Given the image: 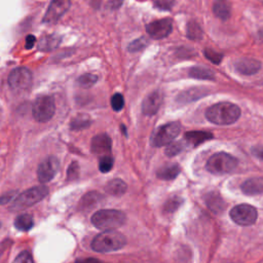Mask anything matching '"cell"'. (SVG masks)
Listing matches in <instances>:
<instances>
[{"label": "cell", "instance_id": "4fadbf2b", "mask_svg": "<svg viewBox=\"0 0 263 263\" xmlns=\"http://www.w3.org/2000/svg\"><path fill=\"white\" fill-rule=\"evenodd\" d=\"M112 148V141L107 134H99L92 139L91 150L97 155H108Z\"/></svg>", "mask_w": 263, "mask_h": 263}, {"label": "cell", "instance_id": "e0dca14e", "mask_svg": "<svg viewBox=\"0 0 263 263\" xmlns=\"http://www.w3.org/2000/svg\"><path fill=\"white\" fill-rule=\"evenodd\" d=\"M128 186L121 179H112L105 185V191L113 196H121L127 192Z\"/></svg>", "mask_w": 263, "mask_h": 263}, {"label": "cell", "instance_id": "d590c367", "mask_svg": "<svg viewBox=\"0 0 263 263\" xmlns=\"http://www.w3.org/2000/svg\"><path fill=\"white\" fill-rule=\"evenodd\" d=\"M146 45H147V40L144 37H141L139 39H136L129 46V51H131V52L139 51L142 48H144Z\"/></svg>", "mask_w": 263, "mask_h": 263}, {"label": "cell", "instance_id": "f1b7e54d", "mask_svg": "<svg viewBox=\"0 0 263 263\" xmlns=\"http://www.w3.org/2000/svg\"><path fill=\"white\" fill-rule=\"evenodd\" d=\"M186 35L189 39L191 40H199L203 38V31L202 28L198 26V24L194 22L188 23L187 25V30H186Z\"/></svg>", "mask_w": 263, "mask_h": 263}, {"label": "cell", "instance_id": "74e56055", "mask_svg": "<svg viewBox=\"0 0 263 263\" xmlns=\"http://www.w3.org/2000/svg\"><path fill=\"white\" fill-rule=\"evenodd\" d=\"M17 197V192L16 191H9L0 196V205H6L8 202L13 201Z\"/></svg>", "mask_w": 263, "mask_h": 263}, {"label": "cell", "instance_id": "ac0fdd59", "mask_svg": "<svg viewBox=\"0 0 263 263\" xmlns=\"http://www.w3.org/2000/svg\"><path fill=\"white\" fill-rule=\"evenodd\" d=\"M213 12L217 18L223 21L228 20L231 15V5L229 0H215Z\"/></svg>", "mask_w": 263, "mask_h": 263}, {"label": "cell", "instance_id": "ffe728a7", "mask_svg": "<svg viewBox=\"0 0 263 263\" xmlns=\"http://www.w3.org/2000/svg\"><path fill=\"white\" fill-rule=\"evenodd\" d=\"M213 138V135L209 132H201V131H192L187 132L185 134V140L194 146L202 144L210 139Z\"/></svg>", "mask_w": 263, "mask_h": 263}, {"label": "cell", "instance_id": "e575fe53", "mask_svg": "<svg viewBox=\"0 0 263 263\" xmlns=\"http://www.w3.org/2000/svg\"><path fill=\"white\" fill-rule=\"evenodd\" d=\"M78 176H79V166H78V164L76 162H73L68 167L67 180L68 181L76 180V179L78 178Z\"/></svg>", "mask_w": 263, "mask_h": 263}, {"label": "cell", "instance_id": "f546056e", "mask_svg": "<svg viewBox=\"0 0 263 263\" xmlns=\"http://www.w3.org/2000/svg\"><path fill=\"white\" fill-rule=\"evenodd\" d=\"M97 81H98V77L96 75L91 74V73H87V74H83V75H81L77 79L78 86L81 87V88H85V89L92 88Z\"/></svg>", "mask_w": 263, "mask_h": 263}, {"label": "cell", "instance_id": "7a4b0ae2", "mask_svg": "<svg viewBox=\"0 0 263 263\" xmlns=\"http://www.w3.org/2000/svg\"><path fill=\"white\" fill-rule=\"evenodd\" d=\"M125 244H127V239L120 231L104 230L93 239L92 249L98 253H110V252L122 249Z\"/></svg>", "mask_w": 263, "mask_h": 263}, {"label": "cell", "instance_id": "d6a6232c", "mask_svg": "<svg viewBox=\"0 0 263 263\" xmlns=\"http://www.w3.org/2000/svg\"><path fill=\"white\" fill-rule=\"evenodd\" d=\"M111 106L114 111H120L124 106V99L121 94H114L111 98Z\"/></svg>", "mask_w": 263, "mask_h": 263}, {"label": "cell", "instance_id": "ba28073f", "mask_svg": "<svg viewBox=\"0 0 263 263\" xmlns=\"http://www.w3.org/2000/svg\"><path fill=\"white\" fill-rule=\"evenodd\" d=\"M181 127L178 122L167 123L157 130L151 138V143L155 147L169 145L180 133Z\"/></svg>", "mask_w": 263, "mask_h": 263}, {"label": "cell", "instance_id": "5b68a950", "mask_svg": "<svg viewBox=\"0 0 263 263\" xmlns=\"http://www.w3.org/2000/svg\"><path fill=\"white\" fill-rule=\"evenodd\" d=\"M238 166V160L225 152L213 154L207 162V170L214 175H225L233 172Z\"/></svg>", "mask_w": 263, "mask_h": 263}, {"label": "cell", "instance_id": "f35d334b", "mask_svg": "<svg viewBox=\"0 0 263 263\" xmlns=\"http://www.w3.org/2000/svg\"><path fill=\"white\" fill-rule=\"evenodd\" d=\"M36 44V37L34 35H28L26 37V48L31 49Z\"/></svg>", "mask_w": 263, "mask_h": 263}, {"label": "cell", "instance_id": "4316f807", "mask_svg": "<svg viewBox=\"0 0 263 263\" xmlns=\"http://www.w3.org/2000/svg\"><path fill=\"white\" fill-rule=\"evenodd\" d=\"M207 205L208 207L212 210V211L218 213L221 212L224 208V203L218 194L211 193L207 197Z\"/></svg>", "mask_w": 263, "mask_h": 263}, {"label": "cell", "instance_id": "8d00e7d4", "mask_svg": "<svg viewBox=\"0 0 263 263\" xmlns=\"http://www.w3.org/2000/svg\"><path fill=\"white\" fill-rule=\"evenodd\" d=\"M14 263H34L32 256L29 253V252L25 251L22 252V253H20L18 255V257L15 259Z\"/></svg>", "mask_w": 263, "mask_h": 263}, {"label": "cell", "instance_id": "30bf717a", "mask_svg": "<svg viewBox=\"0 0 263 263\" xmlns=\"http://www.w3.org/2000/svg\"><path fill=\"white\" fill-rule=\"evenodd\" d=\"M60 167V162L56 156H48L41 162L37 169V177L41 183L51 181L57 175Z\"/></svg>", "mask_w": 263, "mask_h": 263}, {"label": "cell", "instance_id": "836d02e7", "mask_svg": "<svg viewBox=\"0 0 263 263\" xmlns=\"http://www.w3.org/2000/svg\"><path fill=\"white\" fill-rule=\"evenodd\" d=\"M205 56L208 60L214 63V64H220L221 61H222V59H223L222 54H219V52H217L213 49H210V48L205 49Z\"/></svg>", "mask_w": 263, "mask_h": 263}, {"label": "cell", "instance_id": "cb8c5ba5", "mask_svg": "<svg viewBox=\"0 0 263 263\" xmlns=\"http://www.w3.org/2000/svg\"><path fill=\"white\" fill-rule=\"evenodd\" d=\"M102 195L98 192H89L88 194H86L81 198L79 206H81L83 209H93L96 207L98 204H100V202L102 201Z\"/></svg>", "mask_w": 263, "mask_h": 263}, {"label": "cell", "instance_id": "277c9868", "mask_svg": "<svg viewBox=\"0 0 263 263\" xmlns=\"http://www.w3.org/2000/svg\"><path fill=\"white\" fill-rule=\"evenodd\" d=\"M48 194V188L46 186H35L17 195L10 206L12 211H22L39 203Z\"/></svg>", "mask_w": 263, "mask_h": 263}, {"label": "cell", "instance_id": "484cf974", "mask_svg": "<svg viewBox=\"0 0 263 263\" xmlns=\"http://www.w3.org/2000/svg\"><path fill=\"white\" fill-rule=\"evenodd\" d=\"M92 123V120L87 114H80L72 120L70 127L72 130H82L89 128Z\"/></svg>", "mask_w": 263, "mask_h": 263}, {"label": "cell", "instance_id": "5bb4252c", "mask_svg": "<svg viewBox=\"0 0 263 263\" xmlns=\"http://www.w3.org/2000/svg\"><path fill=\"white\" fill-rule=\"evenodd\" d=\"M237 71L243 75H253L261 69V63L253 58H241L235 64Z\"/></svg>", "mask_w": 263, "mask_h": 263}, {"label": "cell", "instance_id": "6da1fadb", "mask_svg": "<svg viewBox=\"0 0 263 263\" xmlns=\"http://www.w3.org/2000/svg\"><path fill=\"white\" fill-rule=\"evenodd\" d=\"M240 117V109L237 105L228 102H221L212 105L206 111L209 121L219 125L235 123Z\"/></svg>", "mask_w": 263, "mask_h": 263}, {"label": "cell", "instance_id": "9a60e30c", "mask_svg": "<svg viewBox=\"0 0 263 263\" xmlns=\"http://www.w3.org/2000/svg\"><path fill=\"white\" fill-rule=\"evenodd\" d=\"M163 102V95L160 92H153L147 96L142 103V111L145 115H154L159 111Z\"/></svg>", "mask_w": 263, "mask_h": 263}, {"label": "cell", "instance_id": "603a6c76", "mask_svg": "<svg viewBox=\"0 0 263 263\" xmlns=\"http://www.w3.org/2000/svg\"><path fill=\"white\" fill-rule=\"evenodd\" d=\"M189 76L195 79H204V80H214L215 74L206 67L196 66L189 70Z\"/></svg>", "mask_w": 263, "mask_h": 263}, {"label": "cell", "instance_id": "1f68e13d", "mask_svg": "<svg viewBox=\"0 0 263 263\" xmlns=\"http://www.w3.org/2000/svg\"><path fill=\"white\" fill-rule=\"evenodd\" d=\"M184 149V145L181 141L179 142H174V143H170L167 145V149H166V154L167 156H175L177 154L180 153L182 150Z\"/></svg>", "mask_w": 263, "mask_h": 263}, {"label": "cell", "instance_id": "8992f818", "mask_svg": "<svg viewBox=\"0 0 263 263\" xmlns=\"http://www.w3.org/2000/svg\"><path fill=\"white\" fill-rule=\"evenodd\" d=\"M56 112L55 99L51 96H40L33 103V118L39 122L49 121Z\"/></svg>", "mask_w": 263, "mask_h": 263}, {"label": "cell", "instance_id": "2e32d148", "mask_svg": "<svg viewBox=\"0 0 263 263\" xmlns=\"http://www.w3.org/2000/svg\"><path fill=\"white\" fill-rule=\"evenodd\" d=\"M241 191L247 195H257L263 193V177L248 179L241 184Z\"/></svg>", "mask_w": 263, "mask_h": 263}, {"label": "cell", "instance_id": "83f0119b", "mask_svg": "<svg viewBox=\"0 0 263 263\" xmlns=\"http://www.w3.org/2000/svg\"><path fill=\"white\" fill-rule=\"evenodd\" d=\"M182 203H183V199L181 197H179V196L171 197L165 203L164 208H163L164 212L172 214V213L176 212L179 208H180Z\"/></svg>", "mask_w": 263, "mask_h": 263}, {"label": "cell", "instance_id": "9c48e42d", "mask_svg": "<svg viewBox=\"0 0 263 263\" xmlns=\"http://www.w3.org/2000/svg\"><path fill=\"white\" fill-rule=\"evenodd\" d=\"M32 73L25 67H19L13 70L8 75V85L14 91H25L32 85Z\"/></svg>", "mask_w": 263, "mask_h": 263}, {"label": "cell", "instance_id": "60d3db41", "mask_svg": "<svg viewBox=\"0 0 263 263\" xmlns=\"http://www.w3.org/2000/svg\"><path fill=\"white\" fill-rule=\"evenodd\" d=\"M79 263H105L99 259H96V258H87V259H83V260H80Z\"/></svg>", "mask_w": 263, "mask_h": 263}, {"label": "cell", "instance_id": "ab89813d", "mask_svg": "<svg viewBox=\"0 0 263 263\" xmlns=\"http://www.w3.org/2000/svg\"><path fill=\"white\" fill-rule=\"evenodd\" d=\"M252 153H253L257 159L263 161V146H256L252 149Z\"/></svg>", "mask_w": 263, "mask_h": 263}, {"label": "cell", "instance_id": "7bdbcfd3", "mask_svg": "<svg viewBox=\"0 0 263 263\" xmlns=\"http://www.w3.org/2000/svg\"><path fill=\"white\" fill-rule=\"evenodd\" d=\"M0 226H1V223H0Z\"/></svg>", "mask_w": 263, "mask_h": 263}, {"label": "cell", "instance_id": "d4e9b609", "mask_svg": "<svg viewBox=\"0 0 263 263\" xmlns=\"http://www.w3.org/2000/svg\"><path fill=\"white\" fill-rule=\"evenodd\" d=\"M33 218L29 214H22L19 215L15 219V226L17 229L22 231H28L33 227Z\"/></svg>", "mask_w": 263, "mask_h": 263}, {"label": "cell", "instance_id": "7402d4cb", "mask_svg": "<svg viewBox=\"0 0 263 263\" xmlns=\"http://www.w3.org/2000/svg\"><path fill=\"white\" fill-rule=\"evenodd\" d=\"M181 169L180 167L176 164L167 165L157 171V177L162 180H174V179L180 174Z\"/></svg>", "mask_w": 263, "mask_h": 263}, {"label": "cell", "instance_id": "b9f144b4", "mask_svg": "<svg viewBox=\"0 0 263 263\" xmlns=\"http://www.w3.org/2000/svg\"><path fill=\"white\" fill-rule=\"evenodd\" d=\"M121 129H122V132L124 133V135H125V136H128V133H127V131H125V127H124L123 124L121 125Z\"/></svg>", "mask_w": 263, "mask_h": 263}, {"label": "cell", "instance_id": "44dd1931", "mask_svg": "<svg viewBox=\"0 0 263 263\" xmlns=\"http://www.w3.org/2000/svg\"><path fill=\"white\" fill-rule=\"evenodd\" d=\"M208 94V91L205 89H201V88H193L188 91L183 92L182 94H180V96L178 97V101L181 103H188L191 101H195L199 98H202Z\"/></svg>", "mask_w": 263, "mask_h": 263}, {"label": "cell", "instance_id": "52a82bcc", "mask_svg": "<svg viewBox=\"0 0 263 263\" xmlns=\"http://www.w3.org/2000/svg\"><path fill=\"white\" fill-rule=\"evenodd\" d=\"M230 218L240 226L253 225L258 217L256 208L248 204H240L231 209Z\"/></svg>", "mask_w": 263, "mask_h": 263}, {"label": "cell", "instance_id": "3957f363", "mask_svg": "<svg viewBox=\"0 0 263 263\" xmlns=\"http://www.w3.org/2000/svg\"><path fill=\"white\" fill-rule=\"evenodd\" d=\"M127 217L119 210L105 209L95 213L92 216V223L101 230H114L124 224Z\"/></svg>", "mask_w": 263, "mask_h": 263}, {"label": "cell", "instance_id": "8fae6325", "mask_svg": "<svg viewBox=\"0 0 263 263\" xmlns=\"http://www.w3.org/2000/svg\"><path fill=\"white\" fill-rule=\"evenodd\" d=\"M71 6V0H52L43 22L46 24H55L64 16Z\"/></svg>", "mask_w": 263, "mask_h": 263}, {"label": "cell", "instance_id": "4dcf8cb0", "mask_svg": "<svg viewBox=\"0 0 263 263\" xmlns=\"http://www.w3.org/2000/svg\"><path fill=\"white\" fill-rule=\"evenodd\" d=\"M113 164H114V161L112 159V156H110V155H104V156H102L101 159H100V162H99V170L102 173H108V172H110L112 170Z\"/></svg>", "mask_w": 263, "mask_h": 263}, {"label": "cell", "instance_id": "d6986e66", "mask_svg": "<svg viewBox=\"0 0 263 263\" xmlns=\"http://www.w3.org/2000/svg\"><path fill=\"white\" fill-rule=\"evenodd\" d=\"M62 41V38L58 35L51 34L41 38L38 43V49L41 51H51L56 49Z\"/></svg>", "mask_w": 263, "mask_h": 263}, {"label": "cell", "instance_id": "7c38bea8", "mask_svg": "<svg viewBox=\"0 0 263 263\" xmlns=\"http://www.w3.org/2000/svg\"><path fill=\"white\" fill-rule=\"evenodd\" d=\"M173 30V22L171 19H162L154 21L146 26L148 35L154 39H163L169 36Z\"/></svg>", "mask_w": 263, "mask_h": 263}]
</instances>
